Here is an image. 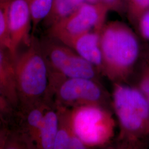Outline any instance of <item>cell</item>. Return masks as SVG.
I'll use <instances>...</instances> for the list:
<instances>
[{
	"instance_id": "cell-1",
	"label": "cell",
	"mask_w": 149,
	"mask_h": 149,
	"mask_svg": "<svg viewBox=\"0 0 149 149\" xmlns=\"http://www.w3.org/2000/svg\"><path fill=\"white\" fill-rule=\"evenodd\" d=\"M102 74L125 84L138 60L141 47L136 32L122 22H106L100 32Z\"/></svg>"
},
{
	"instance_id": "cell-2",
	"label": "cell",
	"mask_w": 149,
	"mask_h": 149,
	"mask_svg": "<svg viewBox=\"0 0 149 149\" xmlns=\"http://www.w3.org/2000/svg\"><path fill=\"white\" fill-rule=\"evenodd\" d=\"M27 47L15 59L19 112H26L44 102H50L48 98L49 70L40 40L33 36Z\"/></svg>"
},
{
	"instance_id": "cell-3",
	"label": "cell",
	"mask_w": 149,
	"mask_h": 149,
	"mask_svg": "<svg viewBox=\"0 0 149 149\" xmlns=\"http://www.w3.org/2000/svg\"><path fill=\"white\" fill-rule=\"evenodd\" d=\"M112 106L117 117L123 147L133 146L140 137L149 133V103L138 88L114 83Z\"/></svg>"
},
{
	"instance_id": "cell-4",
	"label": "cell",
	"mask_w": 149,
	"mask_h": 149,
	"mask_svg": "<svg viewBox=\"0 0 149 149\" xmlns=\"http://www.w3.org/2000/svg\"><path fill=\"white\" fill-rule=\"evenodd\" d=\"M71 122L74 133L87 149L106 146L114 136L116 121L104 107L87 105L71 108Z\"/></svg>"
},
{
	"instance_id": "cell-5",
	"label": "cell",
	"mask_w": 149,
	"mask_h": 149,
	"mask_svg": "<svg viewBox=\"0 0 149 149\" xmlns=\"http://www.w3.org/2000/svg\"><path fill=\"white\" fill-rule=\"evenodd\" d=\"M48 95L50 100L54 97L55 106L71 109L87 105L106 107L108 101L98 81L81 77L60 79L49 86Z\"/></svg>"
},
{
	"instance_id": "cell-6",
	"label": "cell",
	"mask_w": 149,
	"mask_h": 149,
	"mask_svg": "<svg viewBox=\"0 0 149 149\" xmlns=\"http://www.w3.org/2000/svg\"><path fill=\"white\" fill-rule=\"evenodd\" d=\"M40 43L49 73L98 81L96 68L71 48L49 36L40 40Z\"/></svg>"
},
{
	"instance_id": "cell-7",
	"label": "cell",
	"mask_w": 149,
	"mask_h": 149,
	"mask_svg": "<svg viewBox=\"0 0 149 149\" xmlns=\"http://www.w3.org/2000/svg\"><path fill=\"white\" fill-rule=\"evenodd\" d=\"M109 12L101 3L85 2L70 15L48 28V36L60 41L93 30L101 32Z\"/></svg>"
},
{
	"instance_id": "cell-8",
	"label": "cell",
	"mask_w": 149,
	"mask_h": 149,
	"mask_svg": "<svg viewBox=\"0 0 149 149\" xmlns=\"http://www.w3.org/2000/svg\"><path fill=\"white\" fill-rule=\"evenodd\" d=\"M31 0H11L8 10L11 38L10 53L13 59L22 43L27 46L32 39Z\"/></svg>"
},
{
	"instance_id": "cell-9",
	"label": "cell",
	"mask_w": 149,
	"mask_h": 149,
	"mask_svg": "<svg viewBox=\"0 0 149 149\" xmlns=\"http://www.w3.org/2000/svg\"><path fill=\"white\" fill-rule=\"evenodd\" d=\"M100 32L93 30L64 38L60 42L73 49L82 58L94 66L98 73L102 74Z\"/></svg>"
},
{
	"instance_id": "cell-10",
	"label": "cell",
	"mask_w": 149,
	"mask_h": 149,
	"mask_svg": "<svg viewBox=\"0 0 149 149\" xmlns=\"http://www.w3.org/2000/svg\"><path fill=\"white\" fill-rule=\"evenodd\" d=\"M0 89L16 110L19 106L16 90L15 59L10 52L0 48Z\"/></svg>"
},
{
	"instance_id": "cell-11",
	"label": "cell",
	"mask_w": 149,
	"mask_h": 149,
	"mask_svg": "<svg viewBox=\"0 0 149 149\" xmlns=\"http://www.w3.org/2000/svg\"><path fill=\"white\" fill-rule=\"evenodd\" d=\"M59 116L56 108L47 109L38 131L35 149H53L58 130Z\"/></svg>"
},
{
	"instance_id": "cell-12",
	"label": "cell",
	"mask_w": 149,
	"mask_h": 149,
	"mask_svg": "<svg viewBox=\"0 0 149 149\" xmlns=\"http://www.w3.org/2000/svg\"><path fill=\"white\" fill-rule=\"evenodd\" d=\"M55 107L58 112L59 125L53 149H69L72 139L76 135L71 125V108Z\"/></svg>"
},
{
	"instance_id": "cell-13",
	"label": "cell",
	"mask_w": 149,
	"mask_h": 149,
	"mask_svg": "<svg viewBox=\"0 0 149 149\" xmlns=\"http://www.w3.org/2000/svg\"><path fill=\"white\" fill-rule=\"evenodd\" d=\"M85 0H53L50 13L43 21L45 27L49 28L74 12Z\"/></svg>"
},
{
	"instance_id": "cell-14",
	"label": "cell",
	"mask_w": 149,
	"mask_h": 149,
	"mask_svg": "<svg viewBox=\"0 0 149 149\" xmlns=\"http://www.w3.org/2000/svg\"><path fill=\"white\" fill-rule=\"evenodd\" d=\"M53 0H31L32 36L39 23L47 18L50 13Z\"/></svg>"
},
{
	"instance_id": "cell-15",
	"label": "cell",
	"mask_w": 149,
	"mask_h": 149,
	"mask_svg": "<svg viewBox=\"0 0 149 149\" xmlns=\"http://www.w3.org/2000/svg\"><path fill=\"white\" fill-rule=\"evenodd\" d=\"M11 0H0V48L10 52L11 38L8 21V10Z\"/></svg>"
},
{
	"instance_id": "cell-16",
	"label": "cell",
	"mask_w": 149,
	"mask_h": 149,
	"mask_svg": "<svg viewBox=\"0 0 149 149\" xmlns=\"http://www.w3.org/2000/svg\"><path fill=\"white\" fill-rule=\"evenodd\" d=\"M126 6L125 15L135 29L140 17L149 9V0H126Z\"/></svg>"
},
{
	"instance_id": "cell-17",
	"label": "cell",
	"mask_w": 149,
	"mask_h": 149,
	"mask_svg": "<svg viewBox=\"0 0 149 149\" xmlns=\"http://www.w3.org/2000/svg\"><path fill=\"white\" fill-rule=\"evenodd\" d=\"M135 30L143 39L149 42V9L140 17Z\"/></svg>"
},
{
	"instance_id": "cell-18",
	"label": "cell",
	"mask_w": 149,
	"mask_h": 149,
	"mask_svg": "<svg viewBox=\"0 0 149 149\" xmlns=\"http://www.w3.org/2000/svg\"><path fill=\"white\" fill-rule=\"evenodd\" d=\"M15 109L6 98L0 89V119L6 122L13 116Z\"/></svg>"
},
{
	"instance_id": "cell-19",
	"label": "cell",
	"mask_w": 149,
	"mask_h": 149,
	"mask_svg": "<svg viewBox=\"0 0 149 149\" xmlns=\"http://www.w3.org/2000/svg\"><path fill=\"white\" fill-rule=\"evenodd\" d=\"M99 2L106 6L109 11L121 16L126 15V0H99Z\"/></svg>"
},
{
	"instance_id": "cell-20",
	"label": "cell",
	"mask_w": 149,
	"mask_h": 149,
	"mask_svg": "<svg viewBox=\"0 0 149 149\" xmlns=\"http://www.w3.org/2000/svg\"><path fill=\"white\" fill-rule=\"evenodd\" d=\"M138 88L146 97L149 103V65L142 75Z\"/></svg>"
},
{
	"instance_id": "cell-21",
	"label": "cell",
	"mask_w": 149,
	"mask_h": 149,
	"mask_svg": "<svg viewBox=\"0 0 149 149\" xmlns=\"http://www.w3.org/2000/svg\"><path fill=\"white\" fill-rule=\"evenodd\" d=\"M7 123L0 119V149H5L11 131L7 127Z\"/></svg>"
},
{
	"instance_id": "cell-22",
	"label": "cell",
	"mask_w": 149,
	"mask_h": 149,
	"mask_svg": "<svg viewBox=\"0 0 149 149\" xmlns=\"http://www.w3.org/2000/svg\"><path fill=\"white\" fill-rule=\"evenodd\" d=\"M86 2L90 3H96L99 2V0H85Z\"/></svg>"
}]
</instances>
